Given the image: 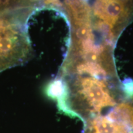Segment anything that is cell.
Wrapping results in <instances>:
<instances>
[{"label":"cell","instance_id":"cell-1","mask_svg":"<svg viewBox=\"0 0 133 133\" xmlns=\"http://www.w3.org/2000/svg\"><path fill=\"white\" fill-rule=\"evenodd\" d=\"M30 8H17L0 12V68L23 62L30 53V43L22 24Z\"/></svg>","mask_w":133,"mask_h":133},{"label":"cell","instance_id":"cell-2","mask_svg":"<svg viewBox=\"0 0 133 133\" xmlns=\"http://www.w3.org/2000/svg\"><path fill=\"white\" fill-rule=\"evenodd\" d=\"M78 93L92 112L99 113L104 108L115 105L105 81L93 77L81 78L76 81Z\"/></svg>","mask_w":133,"mask_h":133},{"label":"cell","instance_id":"cell-3","mask_svg":"<svg viewBox=\"0 0 133 133\" xmlns=\"http://www.w3.org/2000/svg\"><path fill=\"white\" fill-rule=\"evenodd\" d=\"M6 0H0V12L3 11Z\"/></svg>","mask_w":133,"mask_h":133},{"label":"cell","instance_id":"cell-4","mask_svg":"<svg viewBox=\"0 0 133 133\" xmlns=\"http://www.w3.org/2000/svg\"><path fill=\"white\" fill-rule=\"evenodd\" d=\"M1 70H1V68H0V71H1Z\"/></svg>","mask_w":133,"mask_h":133}]
</instances>
